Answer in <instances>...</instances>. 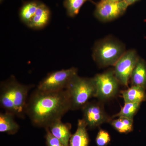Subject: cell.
Instances as JSON below:
<instances>
[{"label": "cell", "mask_w": 146, "mask_h": 146, "mask_svg": "<svg viewBox=\"0 0 146 146\" xmlns=\"http://www.w3.org/2000/svg\"><path fill=\"white\" fill-rule=\"evenodd\" d=\"M69 110L70 101L66 90L46 92L36 89L28 100L26 115L35 126L46 128Z\"/></svg>", "instance_id": "obj_1"}, {"label": "cell", "mask_w": 146, "mask_h": 146, "mask_svg": "<svg viewBox=\"0 0 146 146\" xmlns=\"http://www.w3.org/2000/svg\"><path fill=\"white\" fill-rule=\"evenodd\" d=\"M32 87L20 83L14 76L3 81L0 85L1 108L15 116L24 118L28 96Z\"/></svg>", "instance_id": "obj_2"}, {"label": "cell", "mask_w": 146, "mask_h": 146, "mask_svg": "<svg viewBox=\"0 0 146 146\" xmlns=\"http://www.w3.org/2000/svg\"><path fill=\"white\" fill-rule=\"evenodd\" d=\"M126 51L124 44L112 36L96 42L93 50V59L101 68L114 66Z\"/></svg>", "instance_id": "obj_3"}, {"label": "cell", "mask_w": 146, "mask_h": 146, "mask_svg": "<svg viewBox=\"0 0 146 146\" xmlns=\"http://www.w3.org/2000/svg\"><path fill=\"white\" fill-rule=\"evenodd\" d=\"M68 92L71 104V110L82 109L91 98H95L96 86L93 78L74 77L65 89Z\"/></svg>", "instance_id": "obj_4"}, {"label": "cell", "mask_w": 146, "mask_h": 146, "mask_svg": "<svg viewBox=\"0 0 146 146\" xmlns=\"http://www.w3.org/2000/svg\"><path fill=\"white\" fill-rule=\"evenodd\" d=\"M77 68L72 67L49 73L42 80L37 89L46 92L65 90L72 79L78 75Z\"/></svg>", "instance_id": "obj_5"}, {"label": "cell", "mask_w": 146, "mask_h": 146, "mask_svg": "<svg viewBox=\"0 0 146 146\" xmlns=\"http://www.w3.org/2000/svg\"><path fill=\"white\" fill-rule=\"evenodd\" d=\"M93 78L96 86L95 98L100 100H108L118 94L120 84L115 76L113 69L97 74Z\"/></svg>", "instance_id": "obj_6"}, {"label": "cell", "mask_w": 146, "mask_h": 146, "mask_svg": "<svg viewBox=\"0 0 146 146\" xmlns=\"http://www.w3.org/2000/svg\"><path fill=\"white\" fill-rule=\"evenodd\" d=\"M139 58L135 50H128L114 65V74L120 84L128 86L131 73Z\"/></svg>", "instance_id": "obj_7"}, {"label": "cell", "mask_w": 146, "mask_h": 146, "mask_svg": "<svg viewBox=\"0 0 146 146\" xmlns=\"http://www.w3.org/2000/svg\"><path fill=\"white\" fill-rule=\"evenodd\" d=\"M128 6L126 0L115 2L101 1L96 5L94 16L101 22H110L122 16Z\"/></svg>", "instance_id": "obj_8"}, {"label": "cell", "mask_w": 146, "mask_h": 146, "mask_svg": "<svg viewBox=\"0 0 146 146\" xmlns=\"http://www.w3.org/2000/svg\"><path fill=\"white\" fill-rule=\"evenodd\" d=\"M82 119L87 127L94 128L105 123L110 122L112 117H110L105 110L102 104L96 102H88L82 108Z\"/></svg>", "instance_id": "obj_9"}, {"label": "cell", "mask_w": 146, "mask_h": 146, "mask_svg": "<svg viewBox=\"0 0 146 146\" xmlns=\"http://www.w3.org/2000/svg\"><path fill=\"white\" fill-rule=\"evenodd\" d=\"M72 126L70 123L62 122L61 119L57 120L48 127L51 133L61 142L64 146H69L72 134Z\"/></svg>", "instance_id": "obj_10"}, {"label": "cell", "mask_w": 146, "mask_h": 146, "mask_svg": "<svg viewBox=\"0 0 146 146\" xmlns=\"http://www.w3.org/2000/svg\"><path fill=\"white\" fill-rule=\"evenodd\" d=\"M50 14L48 7L45 4L39 3L36 13L28 27L34 29L44 28L49 22Z\"/></svg>", "instance_id": "obj_11"}, {"label": "cell", "mask_w": 146, "mask_h": 146, "mask_svg": "<svg viewBox=\"0 0 146 146\" xmlns=\"http://www.w3.org/2000/svg\"><path fill=\"white\" fill-rule=\"evenodd\" d=\"M87 127L82 119L78 120L76 130L71 136L69 146H89V138Z\"/></svg>", "instance_id": "obj_12"}, {"label": "cell", "mask_w": 146, "mask_h": 146, "mask_svg": "<svg viewBox=\"0 0 146 146\" xmlns=\"http://www.w3.org/2000/svg\"><path fill=\"white\" fill-rule=\"evenodd\" d=\"M131 86H139L146 89V62L139 58L130 79Z\"/></svg>", "instance_id": "obj_13"}, {"label": "cell", "mask_w": 146, "mask_h": 146, "mask_svg": "<svg viewBox=\"0 0 146 146\" xmlns=\"http://www.w3.org/2000/svg\"><path fill=\"white\" fill-rule=\"evenodd\" d=\"M146 89L139 86H131L121 92L125 103H139L146 101Z\"/></svg>", "instance_id": "obj_14"}, {"label": "cell", "mask_w": 146, "mask_h": 146, "mask_svg": "<svg viewBox=\"0 0 146 146\" xmlns=\"http://www.w3.org/2000/svg\"><path fill=\"white\" fill-rule=\"evenodd\" d=\"M15 116L11 113L5 112L0 114V132L9 134H14L18 132L20 126L14 120Z\"/></svg>", "instance_id": "obj_15"}, {"label": "cell", "mask_w": 146, "mask_h": 146, "mask_svg": "<svg viewBox=\"0 0 146 146\" xmlns=\"http://www.w3.org/2000/svg\"><path fill=\"white\" fill-rule=\"evenodd\" d=\"M40 2L31 1L25 3L19 12V16L22 22L28 26L36 13Z\"/></svg>", "instance_id": "obj_16"}, {"label": "cell", "mask_w": 146, "mask_h": 146, "mask_svg": "<svg viewBox=\"0 0 146 146\" xmlns=\"http://www.w3.org/2000/svg\"><path fill=\"white\" fill-rule=\"evenodd\" d=\"M110 123L120 133H128L133 129V119L124 117L112 120Z\"/></svg>", "instance_id": "obj_17"}, {"label": "cell", "mask_w": 146, "mask_h": 146, "mask_svg": "<svg viewBox=\"0 0 146 146\" xmlns=\"http://www.w3.org/2000/svg\"><path fill=\"white\" fill-rule=\"evenodd\" d=\"M141 104L139 103H125L120 112L112 117H124L133 119V117L140 108Z\"/></svg>", "instance_id": "obj_18"}, {"label": "cell", "mask_w": 146, "mask_h": 146, "mask_svg": "<svg viewBox=\"0 0 146 146\" xmlns=\"http://www.w3.org/2000/svg\"><path fill=\"white\" fill-rule=\"evenodd\" d=\"M91 0H65L63 3L68 16L74 17L78 15L84 4Z\"/></svg>", "instance_id": "obj_19"}, {"label": "cell", "mask_w": 146, "mask_h": 146, "mask_svg": "<svg viewBox=\"0 0 146 146\" xmlns=\"http://www.w3.org/2000/svg\"><path fill=\"white\" fill-rule=\"evenodd\" d=\"M111 141L109 133L104 129H100L98 132L96 138V143L98 146H106Z\"/></svg>", "instance_id": "obj_20"}, {"label": "cell", "mask_w": 146, "mask_h": 146, "mask_svg": "<svg viewBox=\"0 0 146 146\" xmlns=\"http://www.w3.org/2000/svg\"><path fill=\"white\" fill-rule=\"evenodd\" d=\"M45 129L46 131L45 137L47 146H64L57 138L51 133L48 127Z\"/></svg>", "instance_id": "obj_21"}, {"label": "cell", "mask_w": 146, "mask_h": 146, "mask_svg": "<svg viewBox=\"0 0 146 146\" xmlns=\"http://www.w3.org/2000/svg\"><path fill=\"white\" fill-rule=\"evenodd\" d=\"M139 0H126L129 5H131L133 4L134 3L136 2Z\"/></svg>", "instance_id": "obj_22"}, {"label": "cell", "mask_w": 146, "mask_h": 146, "mask_svg": "<svg viewBox=\"0 0 146 146\" xmlns=\"http://www.w3.org/2000/svg\"><path fill=\"white\" fill-rule=\"evenodd\" d=\"M111 1H123V0H109Z\"/></svg>", "instance_id": "obj_23"}, {"label": "cell", "mask_w": 146, "mask_h": 146, "mask_svg": "<svg viewBox=\"0 0 146 146\" xmlns=\"http://www.w3.org/2000/svg\"><path fill=\"white\" fill-rule=\"evenodd\" d=\"M2 1H3V0H1V2Z\"/></svg>", "instance_id": "obj_24"}, {"label": "cell", "mask_w": 146, "mask_h": 146, "mask_svg": "<svg viewBox=\"0 0 146 146\" xmlns=\"http://www.w3.org/2000/svg\"><path fill=\"white\" fill-rule=\"evenodd\" d=\"M101 1H104V0H101Z\"/></svg>", "instance_id": "obj_25"}]
</instances>
